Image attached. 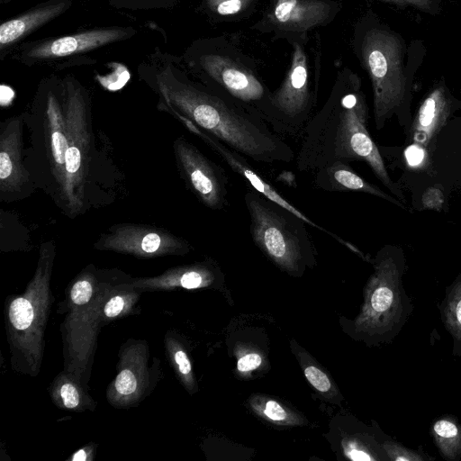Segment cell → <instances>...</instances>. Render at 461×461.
Wrapping results in <instances>:
<instances>
[{
	"instance_id": "cell-28",
	"label": "cell",
	"mask_w": 461,
	"mask_h": 461,
	"mask_svg": "<svg viewBox=\"0 0 461 461\" xmlns=\"http://www.w3.org/2000/svg\"><path fill=\"white\" fill-rule=\"evenodd\" d=\"M237 353V370L241 375H249L252 371L259 368L263 363V357L258 352L240 348Z\"/></svg>"
},
{
	"instance_id": "cell-19",
	"label": "cell",
	"mask_w": 461,
	"mask_h": 461,
	"mask_svg": "<svg viewBox=\"0 0 461 461\" xmlns=\"http://www.w3.org/2000/svg\"><path fill=\"white\" fill-rule=\"evenodd\" d=\"M221 278V272L215 262L207 258L201 262L177 266L152 277H128L125 285L143 291L172 290L176 288H206Z\"/></svg>"
},
{
	"instance_id": "cell-27",
	"label": "cell",
	"mask_w": 461,
	"mask_h": 461,
	"mask_svg": "<svg viewBox=\"0 0 461 461\" xmlns=\"http://www.w3.org/2000/svg\"><path fill=\"white\" fill-rule=\"evenodd\" d=\"M165 348L171 366L179 381L189 393L197 391V383L186 350L172 332L165 336Z\"/></svg>"
},
{
	"instance_id": "cell-14",
	"label": "cell",
	"mask_w": 461,
	"mask_h": 461,
	"mask_svg": "<svg viewBox=\"0 0 461 461\" xmlns=\"http://www.w3.org/2000/svg\"><path fill=\"white\" fill-rule=\"evenodd\" d=\"M149 351L146 341L129 339L119 352L117 374L107 388L106 397L115 408L139 404L154 388L158 372L149 366Z\"/></svg>"
},
{
	"instance_id": "cell-15",
	"label": "cell",
	"mask_w": 461,
	"mask_h": 461,
	"mask_svg": "<svg viewBox=\"0 0 461 461\" xmlns=\"http://www.w3.org/2000/svg\"><path fill=\"white\" fill-rule=\"evenodd\" d=\"M135 33L136 31L131 27L120 26L85 30L23 44L15 58L27 65L68 58L126 40Z\"/></svg>"
},
{
	"instance_id": "cell-30",
	"label": "cell",
	"mask_w": 461,
	"mask_h": 461,
	"mask_svg": "<svg viewBox=\"0 0 461 461\" xmlns=\"http://www.w3.org/2000/svg\"><path fill=\"white\" fill-rule=\"evenodd\" d=\"M407 165L412 169H424L429 164V152L415 143H410L404 150Z\"/></svg>"
},
{
	"instance_id": "cell-2",
	"label": "cell",
	"mask_w": 461,
	"mask_h": 461,
	"mask_svg": "<svg viewBox=\"0 0 461 461\" xmlns=\"http://www.w3.org/2000/svg\"><path fill=\"white\" fill-rule=\"evenodd\" d=\"M158 96V110L179 121L187 130L196 128L255 162L290 163L294 151L259 117L181 70L167 65L145 76Z\"/></svg>"
},
{
	"instance_id": "cell-22",
	"label": "cell",
	"mask_w": 461,
	"mask_h": 461,
	"mask_svg": "<svg viewBox=\"0 0 461 461\" xmlns=\"http://www.w3.org/2000/svg\"><path fill=\"white\" fill-rule=\"evenodd\" d=\"M50 389L51 400L59 409L81 412L95 408L85 385L66 370L55 377Z\"/></svg>"
},
{
	"instance_id": "cell-23",
	"label": "cell",
	"mask_w": 461,
	"mask_h": 461,
	"mask_svg": "<svg viewBox=\"0 0 461 461\" xmlns=\"http://www.w3.org/2000/svg\"><path fill=\"white\" fill-rule=\"evenodd\" d=\"M291 348L294 352L306 379L318 393L327 401L339 402L341 400L339 391L322 366L294 340L291 341Z\"/></svg>"
},
{
	"instance_id": "cell-9",
	"label": "cell",
	"mask_w": 461,
	"mask_h": 461,
	"mask_svg": "<svg viewBox=\"0 0 461 461\" xmlns=\"http://www.w3.org/2000/svg\"><path fill=\"white\" fill-rule=\"evenodd\" d=\"M287 72L280 86L272 91L275 119L273 131L279 135H302L316 106L321 68L319 41H294Z\"/></svg>"
},
{
	"instance_id": "cell-24",
	"label": "cell",
	"mask_w": 461,
	"mask_h": 461,
	"mask_svg": "<svg viewBox=\"0 0 461 461\" xmlns=\"http://www.w3.org/2000/svg\"><path fill=\"white\" fill-rule=\"evenodd\" d=\"M249 405L258 416L273 425L302 426L307 423L301 414L267 395H251Z\"/></svg>"
},
{
	"instance_id": "cell-32",
	"label": "cell",
	"mask_w": 461,
	"mask_h": 461,
	"mask_svg": "<svg viewBox=\"0 0 461 461\" xmlns=\"http://www.w3.org/2000/svg\"><path fill=\"white\" fill-rule=\"evenodd\" d=\"M434 430L437 435L443 438H455L458 433L456 426L446 420L437 421L434 425Z\"/></svg>"
},
{
	"instance_id": "cell-11",
	"label": "cell",
	"mask_w": 461,
	"mask_h": 461,
	"mask_svg": "<svg viewBox=\"0 0 461 461\" xmlns=\"http://www.w3.org/2000/svg\"><path fill=\"white\" fill-rule=\"evenodd\" d=\"M94 248L140 258L185 256L193 250L186 240L165 228L132 222L111 225L99 235Z\"/></svg>"
},
{
	"instance_id": "cell-4",
	"label": "cell",
	"mask_w": 461,
	"mask_h": 461,
	"mask_svg": "<svg viewBox=\"0 0 461 461\" xmlns=\"http://www.w3.org/2000/svg\"><path fill=\"white\" fill-rule=\"evenodd\" d=\"M351 47L372 87L375 128L381 130L396 116L409 126L411 85L426 48L421 41L407 44L404 38L368 10L354 23Z\"/></svg>"
},
{
	"instance_id": "cell-20",
	"label": "cell",
	"mask_w": 461,
	"mask_h": 461,
	"mask_svg": "<svg viewBox=\"0 0 461 461\" xmlns=\"http://www.w3.org/2000/svg\"><path fill=\"white\" fill-rule=\"evenodd\" d=\"M72 0H49L0 25V52L6 53L23 39L65 13Z\"/></svg>"
},
{
	"instance_id": "cell-5",
	"label": "cell",
	"mask_w": 461,
	"mask_h": 461,
	"mask_svg": "<svg viewBox=\"0 0 461 461\" xmlns=\"http://www.w3.org/2000/svg\"><path fill=\"white\" fill-rule=\"evenodd\" d=\"M199 82L259 117L273 130L272 91L258 73L257 60L227 35L193 42L185 54Z\"/></svg>"
},
{
	"instance_id": "cell-18",
	"label": "cell",
	"mask_w": 461,
	"mask_h": 461,
	"mask_svg": "<svg viewBox=\"0 0 461 461\" xmlns=\"http://www.w3.org/2000/svg\"><path fill=\"white\" fill-rule=\"evenodd\" d=\"M459 104L444 78L435 83L424 95L409 125L408 143L432 149L438 135Z\"/></svg>"
},
{
	"instance_id": "cell-21",
	"label": "cell",
	"mask_w": 461,
	"mask_h": 461,
	"mask_svg": "<svg viewBox=\"0 0 461 461\" xmlns=\"http://www.w3.org/2000/svg\"><path fill=\"white\" fill-rule=\"evenodd\" d=\"M313 185L317 188L329 192H360L368 194L404 208V205L399 199L391 196L378 186L366 181L356 173L347 162L337 161L315 171Z\"/></svg>"
},
{
	"instance_id": "cell-3",
	"label": "cell",
	"mask_w": 461,
	"mask_h": 461,
	"mask_svg": "<svg viewBox=\"0 0 461 461\" xmlns=\"http://www.w3.org/2000/svg\"><path fill=\"white\" fill-rule=\"evenodd\" d=\"M301 136L296 156L299 171L315 172L337 161L365 162L392 194L404 200L368 131V105L362 81L351 68L338 70L327 100Z\"/></svg>"
},
{
	"instance_id": "cell-13",
	"label": "cell",
	"mask_w": 461,
	"mask_h": 461,
	"mask_svg": "<svg viewBox=\"0 0 461 461\" xmlns=\"http://www.w3.org/2000/svg\"><path fill=\"white\" fill-rule=\"evenodd\" d=\"M24 112L5 118L0 123V201L24 200L38 188L25 167Z\"/></svg>"
},
{
	"instance_id": "cell-33",
	"label": "cell",
	"mask_w": 461,
	"mask_h": 461,
	"mask_svg": "<svg viewBox=\"0 0 461 461\" xmlns=\"http://www.w3.org/2000/svg\"><path fill=\"white\" fill-rule=\"evenodd\" d=\"M94 458V447L86 446L75 452L73 456L69 458L72 461H89Z\"/></svg>"
},
{
	"instance_id": "cell-16",
	"label": "cell",
	"mask_w": 461,
	"mask_h": 461,
	"mask_svg": "<svg viewBox=\"0 0 461 461\" xmlns=\"http://www.w3.org/2000/svg\"><path fill=\"white\" fill-rule=\"evenodd\" d=\"M402 259V250L396 246L385 245L377 252L375 272L366 287L365 303L355 321L357 331H374L385 322L393 301V283Z\"/></svg>"
},
{
	"instance_id": "cell-17",
	"label": "cell",
	"mask_w": 461,
	"mask_h": 461,
	"mask_svg": "<svg viewBox=\"0 0 461 461\" xmlns=\"http://www.w3.org/2000/svg\"><path fill=\"white\" fill-rule=\"evenodd\" d=\"M188 131L199 138L205 143L214 153L222 158V160L230 167V168L244 178L252 188L273 201L274 203L287 209L300 219L304 221L310 227L315 228L320 231L324 232L330 237L333 238L339 244L345 246L349 250L357 254L362 258H365L364 254L353 244L346 241L336 233L329 230L325 227L318 224L313 220L310 219L302 211L296 208L293 203L285 199L268 181H267L249 163V158L237 151L231 149L224 143L216 138L203 132L196 128H190Z\"/></svg>"
},
{
	"instance_id": "cell-6",
	"label": "cell",
	"mask_w": 461,
	"mask_h": 461,
	"mask_svg": "<svg viewBox=\"0 0 461 461\" xmlns=\"http://www.w3.org/2000/svg\"><path fill=\"white\" fill-rule=\"evenodd\" d=\"M56 257L54 241L42 242L33 277L23 294L5 304V329L12 367L32 376L39 374L44 333L53 303L50 278Z\"/></svg>"
},
{
	"instance_id": "cell-10",
	"label": "cell",
	"mask_w": 461,
	"mask_h": 461,
	"mask_svg": "<svg viewBox=\"0 0 461 461\" xmlns=\"http://www.w3.org/2000/svg\"><path fill=\"white\" fill-rule=\"evenodd\" d=\"M341 9L339 0H267L250 30L288 44L307 42L312 31L330 24Z\"/></svg>"
},
{
	"instance_id": "cell-7",
	"label": "cell",
	"mask_w": 461,
	"mask_h": 461,
	"mask_svg": "<svg viewBox=\"0 0 461 461\" xmlns=\"http://www.w3.org/2000/svg\"><path fill=\"white\" fill-rule=\"evenodd\" d=\"M126 275L88 265L68 289L67 315L62 324L65 370L86 384L101 327L102 306L113 287Z\"/></svg>"
},
{
	"instance_id": "cell-25",
	"label": "cell",
	"mask_w": 461,
	"mask_h": 461,
	"mask_svg": "<svg viewBox=\"0 0 461 461\" xmlns=\"http://www.w3.org/2000/svg\"><path fill=\"white\" fill-rule=\"evenodd\" d=\"M126 276L113 287L105 299L100 320L105 324L113 320L125 317L136 310L140 299V291L125 285Z\"/></svg>"
},
{
	"instance_id": "cell-31",
	"label": "cell",
	"mask_w": 461,
	"mask_h": 461,
	"mask_svg": "<svg viewBox=\"0 0 461 461\" xmlns=\"http://www.w3.org/2000/svg\"><path fill=\"white\" fill-rule=\"evenodd\" d=\"M342 448L344 455L351 460H374L366 447L352 438H346L342 441Z\"/></svg>"
},
{
	"instance_id": "cell-26",
	"label": "cell",
	"mask_w": 461,
	"mask_h": 461,
	"mask_svg": "<svg viewBox=\"0 0 461 461\" xmlns=\"http://www.w3.org/2000/svg\"><path fill=\"white\" fill-rule=\"evenodd\" d=\"M259 0H202V7L214 22H236L249 17Z\"/></svg>"
},
{
	"instance_id": "cell-1",
	"label": "cell",
	"mask_w": 461,
	"mask_h": 461,
	"mask_svg": "<svg viewBox=\"0 0 461 461\" xmlns=\"http://www.w3.org/2000/svg\"><path fill=\"white\" fill-rule=\"evenodd\" d=\"M24 114L25 167L66 217L116 201L122 174L97 139L91 96L73 75L41 83Z\"/></svg>"
},
{
	"instance_id": "cell-29",
	"label": "cell",
	"mask_w": 461,
	"mask_h": 461,
	"mask_svg": "<svg viewBox=\"0 0 461 461\" xmlns=\"http://www.w3.org/2000/svg\"><path fill=\"white\" fill-rule=\"evenodd\" d=\"M398 7H413L422 13L436 15L440 12L441 0H377Z\"/></svg>"
},
{
	"instance_id": "cell-8",
	"label": "cell",
	"mask_w": 461,
	"mask_h": 461,
	"mask_svg": "<svg viewBox=\"0 0 461 461\" xmlns=\"http://www.w3.org/2000/svg\"><path fill=\"white\" fill-rule=\"evenodd\" d=\"M244 203L253 243L282 271L303 275L316 263V249L307 223L258 192L249 190Z\"/></svg>"
},
{
	"instance_id": "cell-12",
	"label": "cell",
	"mask_w": 461,
	"mask_h": 461,
	"mask_svg": "<svg viewBox=\"0 0 461 461\" xmlns=\"http://www.w3.org/2000/svg\"><path fill=\"white\" fill-rule=\"evenodd\" d=\"M173 153L180 177L197 200L213 211L225 209L230 184L226 171L184 136L173 141Z\"/></svg>"
}]
</instances>
